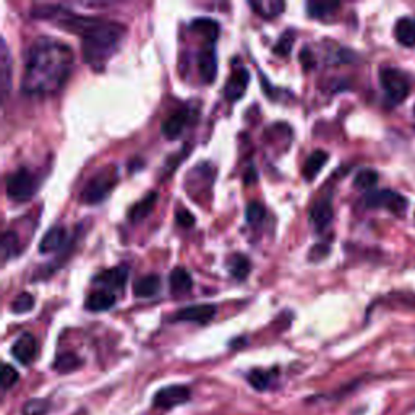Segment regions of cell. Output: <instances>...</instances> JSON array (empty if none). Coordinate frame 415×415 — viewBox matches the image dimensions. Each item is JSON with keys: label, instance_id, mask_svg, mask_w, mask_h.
<instances>
[{"label": "cell", "instance_id": "cell-27", "mask_svg": "<svg viewBox=\"0 0 415 415\" xmlns=\"http://www.w3.org/2000/svg\"><path fill=\"white\" fill-rule=\"evenodd\" d=\"M341 5L334 4V2H309L306 4V13H309L310 18H316V20H325L329 18V16L336 13L339 10Z\"/></svg>", "mask_w": 415, "mask_h": 415}, {"label": "cell", "instance_id": "cell-1", "mask_svg": "<svg viewBox=\"0 0 415 415\" xmlns=\"http://www.w3.org/2000/svg\"><path fill=\"white\" fill-rule=\"evenodd\" d=\"M73 68L72 48L54 38H39L28 49L21 91L28 96H52L64 88Z\"/></svg>", "mask_w": 415, "mask_h": 415}, {"label": "cell", "instance_id": "cell-19", "mask_svg": "<svg viewBox=\"0 0 415 415\" xmlns=\"http://www.w3.org/2000/svg\"><path fill=\"white\" fill-rule=\"evenodd\" d=\"M11 87V57L5 41H2V52H0V91L2 98L7 99Z\"/></svg>", "mask_w": 415, "mask_h": 415}, {"label": "cell", "instance_id": "cell-4", "mask_svg": "<svg viewBox=\"0 0 415 415\" xmlns=\"http://www.w3.org/2000/svg\"><path fill=\"white\" fill-rule=\"evenodd\" d=\"M38 187L39 182L36 175H34L30 169L21 167L16 170V172L9 175L5 189H7V195L10 200H13L16 203H25L34 197Z\"/></svg>", "mask_w": 415, "mask_h": 415}, {"label": "cell", "instance_id": "cell-17", "mask_svg": "<svg viewBox=\"0 0 415 415\" xmlns=\"http://www.w3.org/2000/svg\"><path fill=\"white\" fill-rule=\"evenodd\" d=\"M169 284L170 292H172L175 297H179V295H185L192 291L193 280L190 272L185 268H174L169 276Z\"/></svg>", "mask_w": 415, "mask_h": 415}, {"label": "cell", "instance_id": "cell-16", "mask_svg": "<svg viewBox=\"0 0 415 415\" xmlns=\"http://www.w3.org/2000/svg\"><path fill=\"white\" fill-rule=\"evenodd\" d=\"M67 240V229L62 226H54L52 229L45 232L41 243H39V252L41 253H52L60 250L65 245Z\"/></svg>", "mask_w": 415, "mask_h": 415}, {"label": "cell", "instance_id": "cell-8", "mask_svg": "<svg viewBox=\"0 0 415 415\" xmlns=\"http://www.w3.org/2000/svg\"><path fill=\"white\" fill-rule=\"evenodd\" d=\"M214 315H216V306L213 304H198V305H190L179 310L177 314L174 315L172 320L198 323V325H208V323L214 318Z\"/></svg>", "mask_w": 415, "mask_h": 415}, {"label": "cell", "instance_id": "cell-2", "mask_svg": "<svg viewBox=\"0 0 415 415\" xmlns=\"http://www.w3.org/2000/svg\"><path fill=\"white\" fill-rule=\"evenodd\" d=\"M60 28L82 36L83 60L94 70H102L106 67L111 57L121 49L127 34V30L121 23L82 16L73 11Z\"/></svg>", "mask_w": 415, "mask_h": 415}, {"label": "cell", "instance_id": "cell-7", "mask_svg": "<svg viewBox=\"0 0 415 415\" xmlns=\"http://www.w3.org/2000/svg\"><path fill=\"white\" fill-rule=\"evenodd\" d=\"M365 204L368 208H384L393 214H402L407 208V200L401 193L393 190H382L368 193L365 198Z\"/></svg>", "mask_w": 415, "mask_h": 415}, {"label": "cell", "instance_id": "cell-26", "mask_svg": "<svg viewBox=\"0 0 415 415\" xmlns=\"http://www.w3.org/2000/svg\"><path fill=\"white\" fill-rule=\"evenodd\" d=\"M250 7L255 10V13H258L263 18H276L280 16L284 9H286V4L281 2V0H272V2H250Z\"/></svg>", "mask_w": 415, "mask_h": 415}, {"label": "cell", "instance_id": "cell-24", "mask_svg": "<svg viewBox=\"0 0 415 415\" xmlns=\"http://www.w3.org/2000/svg\"><path fill=\"white\" fill-rule=\"evenodd\" d=\"M192 30L203 34V38L214 44L216 39L219 36V25L218 21H214L211 18H197L195 21H192Z\"/></svg>", "mask_w": 415, "mask_h": 415}, {"label": "cell", "instance_id": "cell-15", "mask_svg": "<svg viewBox=\"0 0 415 415\" xmlns=\"http://www.w3.org/2000/svg\"><path fill=\"white\" fill-rule=\"evenodd\" d=\"M116 294L107 291V289H98V291L91 292L88 295L87 302H84V309L89 311H94V314H99V311H106L112 309L116 305Z\"/></svg>", "mask_w": 415, "mask_h": 415}, {"label": "cell", "instance_id": "cell-33", "mask_svg": "<svg viewBox=\"0 0 415 415\" xmlns=\"http://www.w3.org/2000/svg\"><path fill=\"white\" fill-rule=\"evenodd\" d=\"M266 211L263 208V204L258 203V201H250L247 204V209H245V219L250 226H258L261 221L265 219Z\"/></svg>", "mask_w": 415, "mask_h": 415}, {"label": "cell", "instance_id": "cell-29", "mask_svg": "<svg viewBox=\"0 0 415 415\" xmlns=\"http://www.w3.org/2000/svg\"><path fill=\"white\" fill-rule=\"evenodd\" d=\"M248 383L253 386L257 391H266L272 383V372H266V370H260V368H255L248 373Z\"/></svg>", "mask_w": 415, "mask_h": 415}, {"label": "cell", "instance_id": "cell-37", "mask_svg": "<svg viewBox=\"0 0 415 415\" xmlns=\"http://www.w3.org/2000/svg\"><path fill=\"white\" fill-rule=\"evenodd\" d=\"M300 60H302L305 70H309V68H314V65H315L314 55H311V52H309V49H306V48L304 49L302 55H300Z\"/></svg>", "mask_w": 415, "mask_h": 415}, {"label": "cell", "instance_id": "cell-30", "mask_svg": "<svg viewBox=\"0 0 415 415\" xmlns=\"http://www.w3.org/2000/svg\"><path fill=\"white\" fill-rule=\"evenodd\" d=\"M377 184H378V172L373 169H362L360 172L355 175V180H354V185L359 190H372Z\"/></svg>", "mask_w": 415, "mask_h": 415}, {"label": "cell", "instance_id": "cell-23", "mask_svg": "<svg viewBox=\"0 0 415 415\" xmlns=\"http://www.w3.org/2000/svg\"><path fill=\"white\" fill-rule=\"evenodd\" d=\"M157 201V193L156 192H150L148 195L140 200L138 203H135L128 211V219L133 221V223H138V221L145 219L148 214L153 211L155 204Z\"/></svg>", "mask_w": 415, "mask_h": 415}, {"label": "cell", "instance_id": "cell-14", "mask_svg": "<svg viewBox=\"0 0 415 415\" xmlns=\"http://www.w3.org/2000/svg\"><path fill=\"white\" fill-rule=\"evenodd\" d=\"M189 122V112L187 111H177L166 118L161 125V132L167 140H177L184 132L185 125Z\"/></svg>", "mask_w": 415, "mask_h": 415}, {"label": "cell", "instance_id": "cell-32", "mask_svg": "<svg viewBox=\"0 0 415 415\" xmlns=\"http://www.w3.org/2000/svg\"><path fill=\"white\" fill-rule=\"evenodd\" d=\"M50 411V402L48 399H30L23 406V415H48Z\"/></svg>", "mask_w": 415, "mask_h": 415}, {"label": "cell", "instance_id": "cell-6", "mask_svg": "<svg viewBox=\"0 0 415 415\" xmlns=\"http://www.w3.org/2000/svg\"><path fill=\"white\" fill-rule=\"evenodd\" d=\"M192 399V391L184 384H170L166 388H161L153 397V406L162 411H170V409L185 404Z\"/></svg>", "mask_w": 415, "mask_h": 415}, {"label": "cell", "instance_id": "cell-21", "mask_svg": "<svg viewBox=\"0 0 415 415\" xmlns=\"http://www.w3.org/2000/svg\"><path fill=\"white\" fill-rule=\"evenodd\" d=\"M227 270H229L231 276L234 277L236 281H245L250 271H252V263H250V260L245 255L234 253L229 260H227Z\"/></svg>", "mask_w": 415, "mask_h": 415}, {"label": "cell", "instance_id": "cell-25", "mask_svg": "<svg viewBox=\"0 0 415 415\" xmlns=\"http://www.w3.org/2000/svg\"><path fill=\"white\" fill-rule=\"evenodd\" d=\"M0 257H2L4 263L9 261L10 258H13L18 255L20 252V240L16 232L13 231H5L2 234V243H0Z\"/></svg>", "mask_w": 415, "mask_h": 415}, {"label": "cell", "instance_id": "cell-35", "mask_svg": "<svg viewBox=\"0 0 415 415\" xmlns=\"http://www.w3.org/2000/svg\"><path fill=\"white\" fill-rule=\"evenodd\" d=\"M18 378H20V375L13 367H11L10 363H4L2 377H0V380H2V389L7 391L10 388H13L16 382H18Z\"/></svg>", "mask_w": 415, "mask_h": 415}, {"label": "cell", "instance_id": "cell-9", "mask_svg": "<svg viewBox=\"0 0 415 415\" xmlns=\"http://www.w3.org/2000/svg\"><path fill=\"white\" fill-rule=\"evenodd\" d=\"M248 82H250V77H248V72L245 70V68L236 67L226 82V87H224L226 99L231 101V102L240 99L242 96L245 94Z\"/></svg>", "mask_w": 415, "mask_h": 415}, {"label": "cell", "instance_id": "cell-3", "mask_svg": "<svg viewBox=\"0 0 415 415\" xmlns=\"http://www.w3.org/2000/svg\"><path fill=\"white\" fill-rule=\"evenodd\" d=\"M118 174L114 167L101 169L93 177L88 180V184L83 187L79 193V201L84 204H98L112 192L117 184Z\"/></svg>", "mask_w": 415, "mask_h": 415}, {"label": "cell", "instance_id": "cell-31", "mask_svg": "<svg viewBox=\"0 0 415 415\" xmlns=\"http://www.w3.org/2000/svg\"><path fill=\"white\" fill-rule=\"evenodd\" d=\"M294 39H295V33L292 30L282 33L281 38H280V41H277L275 48H272V52H275L276 55L287 57L289 54H291V50H292Z\"/></svg>", "mask_w": 415, "mask_h": 415}, {"label": "cell", "instance_id": "cell-18", "mask_svg": "<svg viewBox=\"0 0 415 415\" xmlns=\"http://www.w3.org/2000/svg\"><path fill=\"white\" fill-rule=\"evenodd\" d=\"M394 36L401 45L415 48V20L409 18V16L397 20L394 26Z\"/></svg>", "mask_w": 415, "mask_h": 415}, {"label": "cell", "instance_id": "cell-36", "mask_svg": "<svg viewBox=\"0 0 415 415\" xmlns=\"http://www.w3.org/2000/svg\"><path fill=\"white\" fill-rule=\"evenodd\" d=\"M175 219H177V224L182 227H192L195 224V216H193L189 209L182 208L179 209L177 213H175Z\"/></svg>", "mask_w": 415, "mask_h": 415}, {"label": "cell", "instance_id": "cell-34", "mask_svg": "<svg viewBox=\"0 0 415 415\" xmlns=\"http://www.w3.org/2000/svg\"><path fill=\"white\" fill-rule=\"evenodd\" d=\"M33 306H34V297L30 292H21L18 297L11 302V310L18 315L33 310Z\"/></svg>", "mask_w": 415, "mask_h": 415}, {"label": "cell", "instance_id": "cell-10", "mask_svg": "<svg viewBox=\"0 0 415 415\" xmlns=\"http://www.w3.org/2000/svg\"><path fill=\"white\" fill-rule=\"evenodd\" d=\"M11 355L23 365H30L38 355V341L31 333H23L11 345Z\"/></svg>", "mask_w": 415, "mask_h": 415}, {"label": "cell", "instance_id": "cell-11", "mask_svg": "<svg viewBox=\"0 0 415 415\" xmlns=\"http://www.w3.org/2000/svg\"><path fill=\"white\" fill-rule=\"evenodd\" d=\"M198 73H200L203 83H213L218 75V59H216L214 45H206L197 55Z\"/></svg>", "mask_w": 415, "mask_h": 415}, {"label": "cell", "instance_id": "cell-28", "mask_svg": "<svg viewBox=\"0 0 415 415\" xmlns=\"http://www.w3.org/2000/svg\"><path fill=\"white\" fill-rule=\"evenodd\" d=\"M79 365H82V360L78 359V355L72 354V352L60 354L54 362V368L59 373H72L75 372Z\"/></svg>", "mask_w": 415, "mask_h": 415}, {"label": "cell", "instance_id": "cell-5", "mask_svg": "<svg viewBox=\"0 0 415 415\" xmlns=\"http://www.w3.org/2000/svg\"><path fill=\"white\" fill-rule=\"evenodd\" d=\"M380 83H382L386 96L396 104L404 101L411 91L407 77L393 67H383L380 70Z\"/></svg>", "mask_w": 415, "mask_h": 415}, {"label": "cell", "instance_id": "cell-22", "mask_svg": "<svg viewBox=\"0 0 415 415\" xmlns=\"http://www.w3.org/2000/svg\"><path fill=\"white\" fill-rule=\"evenodd\" d=\"M328 159L329 156L326 151L315 150L309 157H306V161L304 164V177L306 180H314L316 175L320 174L323 166L328 162Z\"/></svg>", "mask_w": 415, "mask_h": 415}, {"label": "cell", "instance_id": "cell-12", "mask_svg": "<svg viewBox=\"0 0 415 415\" xmlns=\"http://www.w3.org/2000/svg\"><path fill=\"white\" fill-rule=\"evenodd\" d=\"M333 216L334 211L331 200L329 198H321V200L314 203V206L310 209V223L315 227V231L321 232L331 224Z\"/></svg>", "mask_w": 415, "mask_h": 415}, {"label": "cell", "instance_id": "cell-20", "mask_svg": "<svg viewBox=\"0 0 415 415\" xmlns=\"http://www.w3.org/2000/svg\"><path fill=\"white\" fill-rule=\"evenodd\" d=\"M161 289V280L156 275H148L136 280L133 284V294L140 299H148L156 295Z\"/></svg>", "mask_w": 415, "mask_h": 415}, {"label": "cell", "instance_id": "cell-13", "mask_svg": "<svg viewBox=\"0 0 415 415\" xmlns=\"http://www.w3.org/2000/svg\"><path fill=\"white\" fill-rule=\"evenodd\" d=\"M127 277H128V271L125 266H116V268H111V270H106L99 272L98 276L94 277V282L101 284V286H104V289L107 291H122L125 282H127Z\"/></svg>", "mask_w": 415, "mask_h": 415}]
</instances>
